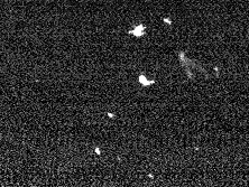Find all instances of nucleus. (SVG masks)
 Masks as SVG:
<instances>
[{"label": "nucleus", "mask_w": 249, "mask_h": 187, "mask_svg": "<svg viewBox=\"0 0 249 187\" xmlns=\"http://www.w3.org/2000/svg\"><path fill=\"white\" fill-rule=\"evenodd\" d=\"M128 34H129V35L135 36V37H137V38L142 37V36L146 35V25L139 24V25L135 26L133 29L128 30Z\"/></svg>", "instance_id": "1"}, {"label": "nucleus", "mask_w": 249, "mask_h": 187, "mask_svg": "<svg viewBox=\"0 0 249 187\" xmlns=\"http://www.w3.org/2000/svg\"><path fill=\"white\" fill-rule=\"evenodd\" d=\"M138 82L140 83L142 86H150V85L155 84V80H148L146 77V75L140 74L138 76Z\"/></svg>", "instance_id": "2"}, {"label": "nucleus", "mask_w": 249, "mask_h": 187, "mask_svg": "<svg viewBox=\"0 0 249 187\" xmlns=\"http://www.w3.org/2000/svg\"><path fill=\"white\" fill-rule=\"evenodd\" d=\"M163 21L166 22L167 25H172V19L171 18H163Z\"/></svg>", "instance_id": "3"}, {"label": "nucleus", "mask_w": 249, "mask_h": 187, "mask_svg": "<svg viewBox=\"0 0 249 187\" xmlns=\"http://www.w3.org/2000/svg\"><path fill=\"white\" fill-rule=\"evenodd\" d=\"M94 152L97 155H101V150H100V148H98V147H95L94 148Z\"/></svg>", "instance_id": "4"}, {"label": "nucleus", "mask_w": 249, "mask_h": 187, "mask_svg": "<svg viewBox=\"0 0 249 187\" xmlns=\"http://www.w3.org/2000/svg\"><path fill=\"white\" fill-rule=\"evenodd\" d=\"M107 115L109 116V118H115V115H113V114L111 113V112H108V113H107Z\"/></svg>", "instance_id": "5"}]
</instances>
